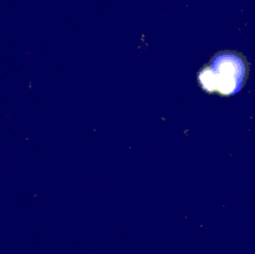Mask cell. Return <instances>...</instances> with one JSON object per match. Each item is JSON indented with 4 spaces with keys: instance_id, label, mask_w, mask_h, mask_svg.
Returning a JSON list of instances; mask_svg holds the SVG:
<instances>
[]
</instances>
